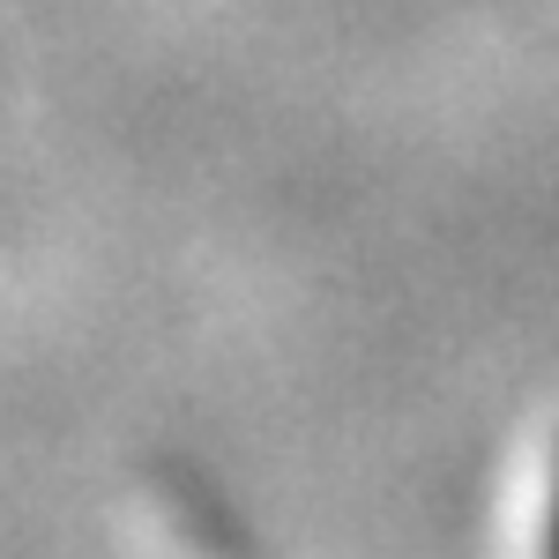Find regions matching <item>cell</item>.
<instances>
[{"mask_svg": "<svg viewBox=\"0 0 559 559\" xmlns=\"http://www.w3.org/2000/svg\"><path fill=\"white\" fill-rule=\"evenodd\" d=\"M545 559H559V440H552V471H545Z\"/></svg>", "mask_w": 559, "mask_h": 559, "instance_id": "6da1fadb", "label": "cell"}]
</instances>
